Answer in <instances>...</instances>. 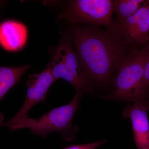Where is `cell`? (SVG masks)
<instances>
[{
    "mask_svg": "<svg viewBox=\"0 0 149 149\" xmlns=\"http://www.w3.org/2000/svg\"><path fill=\"white\" fill-rule=\"evenodd\" d=\"M107 142V140H102L88 144L70 145L64 147L63 149H96L102 145L106 143Z\"/></svg>",
    "mask_w": 149,
    "mask_h": 149,
    "instance_id": "obj_12",
    "label": "cell"
},
{
    "mask_svg": "<svg viewBox=\"0 0 149 149\" xmlns=\"http://www.w3.org/2000/svg\"><path fill=\"white\" fill-rule=\"evenodd\" d=\"M148 42H149V40Z\"/></svg>",
    "mask_w": 149,
    "mask_h": 149,
    "instance_id": "obj_14",
    "label": "cell"
},
{
    "mask_svg": "<svg viewBox=\"0 0 149 149\" xmlns=\"http://www.w3.org/2000/svg\"><path fill=\"white\" fill-rule=\"evenodd\" d=\"M67 36L77 53L83 71L91 83L104 85L116 74L124 60L139 47L129 44L117 32L97 25H75Z\"/></svg>",
    "mask_w": 149,
    "mask_h": 149,
    "instance_id": "obj_1",
    "label": "cell"
},
{
    "mask_svg": "<svg viewBox=\"0 0 149 149\" xmlns=\"http://www.w3.org/2000/svg\"><path fill=\"white\" fill-rule=\"evenodd\" d=\"M47 65L56 80L62 78L66 80L76 93L82 95L93 93L92 83L85 75L77 53L68 38L62 41Z\"/></svg>",
    "mask_w": 149,
    "mask_h": 149,
    "instance_id": "obj_4",
    "label": "cell"
},
{
    "mask_svg": "<svg viewBox=\"0 0 149 149\" xmlns=\"http://www.w3.org/2000/svg\"><path fill=\"white\" fill-rule=\"evenodd\" d=\"M29 65L16 67L0 68V100L8 92L20 81V78L29 68Z\"/></svg>",
    "mask_w": 149,
    "mask_h": 149,
    "instance_id": "obj_10",
    "label": "cell"
},
{
    "mask_svg": "<svg viewBox=\"0 0 149 149\" xmlns=\"http://www.w3.org/2000/svg\"><path fill=\"white\" fill-rule=\"evenodd\" d=\"M114 29L131 45L146 46L149 40V0L133 15L120 24L116 22Z\"/></svg>",
    "mask_w": 149,
    "mask_h": 149,
    "instance_id": "obj_6",
    "label": "cell"
},
{
    "mask_svg": "<svg viewBox=\"0 0 149 149\" xmlns=\"http://www.w3.org/2000/svg\"><path fill=\"white\" fill-rule=\"evenodd\" d=\"M28 38L27 27L23 23L13 20L3 22L0 26V44L5 50L16 52L26 45Z\"/></svg>",
    "mask_w": 149,
    "mask_h": 149,
    "instance_id": "obj_9",
    "label": "cell"
},
{
    "mask_svg": "<svg viewBox=\"0 0 149 149\" xmlns=\"http://www.w3.org/2000/svg\"><path fill=\"white\" fill-rule=\"evenodd\" d=\"M113 3L111 0L70 1L57 19H64L74 24L104 25L112 30L116 24L112 17Z\"/></svg>",
    "mask_w": 149,
    "mask_h": 149,
    "instance_id": "obj_5",
    "label": "cell"
},
{
    "mask_svg": "<svg viewBox=\"0 0 149 149\" xmlns=\"http://www.w3.org/2000/svg\"><path fill=\"white\" fill-rule=\"evenodd\" d=\"M149 109L139 104H127L123 111L125 118L131 121L133 136L138 149H149Z\"/></svg>",
    "mask_w": 149,
    "mask_h": 149,
    "instance_id": "obj_8",
    "label": "cell"
},
{
    "mask_svg": "<svg viewBox=\"0 0 149 149\" xmlns=\"http://www.w3.org/2000/svg\"><path fill=\"white\" fill-rule=\"evenodd\" d=\"M56 81L47 65L40 73L29 74L26 83L27 89L24 103L17 113L10 120H17L27 116L29 110L36 104L45 102L50 87Z\"/></svg>",
    "mask_w": 149,
    "mask_h": 149,
    "instance_id": "obj_7",
    "label": "cell"
},
{
    "mask_svg": "<svg viewBox=\"0 0 149 149\" xmlns=\"http://www.w3.org/2000/svg\"><path fill=\"white\" fill-rule=\"evenodd\" d=\"M144 0H115L113 1V13L117 22L120 24L136 13L144 4Z\"/></svg>",
    "mask_w": 149,
    "mask_h": 149,
    "instance_id": "obj_11",
    "label": "cell"
},
{
    "mask_svg": "<svg viewBox=\"0 0 149 149\" xmlns=\"http://www.w3.org/2000/svg\"><path fill=\"white\" fill-rule=\"evenodd\" d=\"M144 47L136 49L128 56L113 78L114 90L102 99L111 101H126L139 104L149 110V87L146 85Z\"/></svg>",
    "mask_w": 149,
    "mask_h": 149,
    "instance_id": "obj_2",
    "label": "cell"
},
{
    "mask_svg": "<svg viewBox=\"0 0 149 149\" xmlns=\"http://www.w3.org/2000/svg\"><path fill=\"white\" fill-rule=\"evenodd\" d=\"M82 95L76 93L69 104L53 109L41 117L35 118L26 116L18 120L3 123L2 126L8 127L10 132L29 128L34 135L43 139H45L49 133L59 132L65 141H71L79 130L78 126L72 123V119L80 106Z\"/></svg>",
    "mask_w": 149,
    "mask_h": 149,
    "instance_id": "obj_3",
    "label": "cell"
},
{
    "mask_svg": "<svg viewBox=\"0 0 149 149\" xmlns=\"http://www.w3.org/2000/svg\"><path fill=\"white\" fill-rule=\"evenodd\" d=\"M145 50V75L144 80L146 85L149 87V42L144 47Z\"/></svg>",
    "mask_w": 149,
    "mask_h": 149,
    "instance_id": "obj_13",
    "label": "cell"
}]
</instances>
